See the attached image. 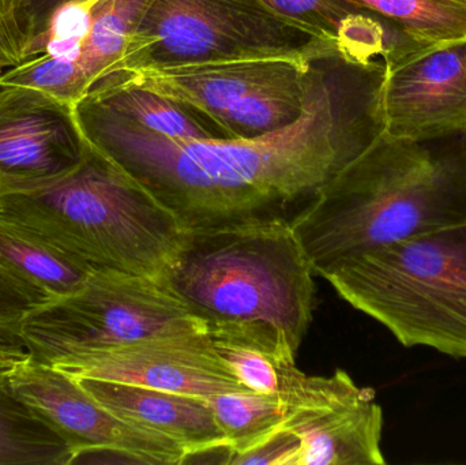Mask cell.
Here are the masks:
<instances>
[{"instance_id":"5","label":"cell","mask_w":466,"mask_h":465,"mask_svg":"<svg viewBox=\"0 0 466 465\" xmlns=\"http://www.w3.org/2000/svg\"><path fill=\"white\" fill-rule=\"evenodd\" d=\"M322 278L407 349L466 360V221L345 259Z\"/></svg>"},{"instance_id":"7","label":"cell","mask_w":466,"mask_h":465,"mask_svg":"<svg viewBox=\"0 0 466 465\" xmlns=\"http://www.w3.org/2000/svg\"><path fill=\"white\" fill-rule=\"evenodd\" d=\"M317 45L330 46L255 0H152L115 78L141 67L281 54Z\"/></svg>"},{"instance_id":"6","label":"cell","mask_w":466,"mask_h":465,"mask_svg":"<svg viewBox=\"0 0 466 465\" xmlns=\"http://www.w3.org/2000/svg\"><path fill=\"white\" fill-rule=\"evenodd\" d=\"M198 330L201 322L158 278L93 270L78 291L32 308L19 340L33 360L57 368L141 339Z\"/></svg>"},{"instance_id":"17","label":"cell","mask_w":466,"mask_h":465,"mask_svg":"<svg viewBox=\"0 0 466 465\" xmlns=\"http://www.w3.org/2000/svg\"><path fill=\"white\" fill-rule=\"evenodd\" d=\"M73 450L11 389L0 373V465H70Z\"/></svg>"},{"instance_id":"15","label":"cell","mask_w":466,"mask_h":465,"mask_svg":"<svg viewBox=\"0 0 466 465\" xmlns=\"http://www.w3.org/2000/svg\"><path fill=\"white\" fill-rule=\"evenodd\" d=\"M76 379L120 420L177 442L187 452L186 463L229 450L208 399L103 379Z\"/></svg>"},{"instance_id":"23","label":"cell","mask_w":466,"mask_h":465,"mask_svg":"<svg viewBox=\"0 0 466 465\" xmlns=\"http://www.w3.org/2000/svg\"><path fill=\"white\" fill-rule=\"evenodd\" d=\"M300 453V439L281 426L249 450L229 455L227 464L299 465Z\"/></svg>"},{"instance_id":"16","label":"cell","mask_w":466,"mask_h":465,"mask_svg":"<svg viewBox=\"0 0 466 465\" xmlns=\"http://www.w3.org/2000/svg\"><path fill=\"white\" fill-rule=\"evenodd\" d=\"M93 270L0 223V275L35 308L78 291Z\"/></svg>"},{"instance_id":"2","label":"cell","mask_w":466,"mask_h":465,"mask_svg":"<svg viewBox=\"0 0 466 465\" xmlns=\"http://www.w3.org/2000/svg\"><path fill=\"white\" fill-rule=\"evenodd\" d=\"M466 221V134L431 142L380 136L295 221L315 276L339 262Z\"/></svg>"},{"instance_id":"30","label":"cell","mask_w":466,"mask_h":465,"mask_svg":"<svg viewBox=\"0 0 466 465\" xmlns=\"http://www.w3.org/2000/svg\"><path fill=\"white\" fill-rule=\"evenodd\" d=\"M460 2L466 3V0H460Z\"/></svg>"},{"instance_id":"24","label":"cell","mask_w":466,"mask_h":465,"mask_svg":"<svg viewBox=\"0 0 466 465\" xmlns=\"http://www.w3.org/2000/svg\"><path fill=\"white\" fill-rule=\"evenodd\" d=\"M32 308L33 303L0 275V343L22 347L19 330Z\"/></svg>"},{"instance_id":"19","label":"cell","mask_w":466,"mask_h":465,"mask_svg":"<svg viewBox=\"0 0 466 465\" xmlns=\"http://www.w3.org/2000/svg\"><path fill=\"white\" fill-rule=\"evenodd\" d=\"M314 70L303 78L260 87L238 98L213 119V125L228 138H251L290 125L303 111Z\"/></svg>"},{"instance_id":"14","label":"cell","mask_w":466,"mask_h":465,"mask_svg":"<svg viewBox=\"0 0 466 465\" xmlns=\"http://www.w3.org/2000/svg\"><path fill=\"white\" fill-rule=\"evenodd\" d=\"M383 423L377 393L358 385L326 406L292 409L282 426L300 439L299 465H385Z\"/></svg>"},{"instance_id":"3","label":"cell","mask_w":466,"mask_h":465,"mask_svg":"<svg viewBox=\"0 0 466 465\" xmlns=\"http://www.w3.org/2000/svg\"><path fill=\"white\" fill-rule=\"evenodd\" d=\"M314 270L290 226L185 231L158 280L212 340L296 362L315 308Z\"/></svg>"},{"instance_id":"25","label":"cell","mask_w":466,"mask_h":465,"mask_svg":"<svg viewBox=\"0 0 466 465\" xmlns=\"http://www.w3.org/2000/svg\"><path fill=\"white\" fill-rule=\"evenodd\" d=\"M24 43V35L11 21L0 0V60L5 70L21 63Z\"/></svg>"},{"instance_id":"27","label":"cell","mask_w":466,"mask_h":465,"mask_svg":"<svg viewBox=\"0 0 466 465\" xmlns=\"http://www.w3.org/2000/svg\"><path fill=\"white\" fill-rule=\"evenodd\" d=\"M3 7H5V13L10 16L11 21L18 26V29L21 30L18 25V19H16V0H2ZM22 32V30H21ZM24 35V33H22Z\"/></svg>"},{"instance_id":"10","label":"cell","mask_w":466,"mask_h":465,"mask_svg":"<svg viewBox=\"0 0 466 465\" xmlns=\"http://www.w3.org/2000/svg\"><path fill=\"white\" fill-rule=\"evenodd\" d=\"M55 369L74 379L138 385L202 399L249 392L236 381L218 358L212 339L202 330L141 339Z\"/></svg>"},{"instance_id":"8","label":"cell","mask_w":466,"mask_h":465,"mask_svg":"<svg viewBox=\"0 0 466 465\" xmlns=\"http://www.w3.org/2000/svg\"><path fill=\"white\" fill-rule=\"evenodd\" d=\"M8 379L16 398L65 440L73 455L109 450L134 463H186L187 452L177 442L120 420L62 370L29 357L8 371Z\"/></svg>"},{"instance_id":"21","label":"cell","mask_w":466,"mask_h":465,"mask_svg":"<svg viewBox=\"0 0 466 465\" xmlns=\"http://www.w3.org/2000/svg\"><path fill=\"white\" fill-rule=\"evenodd\" d=\"M393 22L427 45L466 38V3L460 0H348Z\"/></svg>"},{"instance_id":"9","label":"cell","mask_w":466,"mask_h":465,"mask_svg":"<svg viewBox=\"0 0 466 465\" xmlns=\"http://www.w3.org/2000/svg\"><path fill=\"white\" fill-rule=\"evenodd\" d=\"M385 70V136L431 142L466 134V38L427 46Z\"/></svg>"},{"instance_id":"28","label":"cell","mask_w":466,"mask_h":465,"mask_svg":"<svg viewBox=\"0 0 466 465\" xmlns=\"http://www.w3.org/2000/svg\"><path fill=\"white\" fill-rule=\"evenodd\" d=\"M52 2H55V0H32L33 22H35V16H37L38 14H40L41 11L44 10V8L48 7V5H51Z\"/></svg>"},{"instance_id":"20","label":"cell","mask_w":466,"mask_h":465,"mask_svg":"<svg viewBox=\"0 0 466 465\" xmlns=\"http://www.w3.org/2000/svg\"><path fill=\"white\" fill-rule=\"evenodd\" d=\"M208 401L228 441L229 455L254 447L279 430L287 420V401L279 393H223Z\"/></svg>"},{"instance_id":"11","label":"cell","mask_w":466,"mask_h":465,"mask_svg":"<svg viewBox=\"0 0 466 465\" xmlns=\"http://www.w3.org/2000/svg\"><path fill=\"white\" fill-rule=\"evenodd\" d=\"M85 147L73 106L30 87L0 86V197L59 179Z\"/></svg>"},{"instance_id":"26","label":"cell","mask_w":466,"mask_h":465,"mask_svg":"<svg viewBox=\"0 0 466 465\" xmlns=\"http://www.w3.org/2000/svg\"><path fill=\"white\" fill-rule=\"evenodd\" d=\"M16 19L26 41L33 24L32 0H16Z\"/></svg>"},{"instance_id":"1","label":"cell","mask_w":466,"mask_h":465,"mask_svg":"<svg viewBox=\"0 0 466 465\" xmlns=\"http://www.w3.org/2000/svg\"><path fill=\"white\" fill-rule=\"evenodd\" d=\"M385 65L314 70L300 116L251 138H182L147 130L81 100L85 141L141 183L183 231L290 226L326 185L385 136Z\"/></svg>"},{"instance_id":"18","label":"cell","mask_w":466,"mask_h":465,"mask_svg":"<svg viewBox=\"0 0 466 465\" xmlns=\"http://www.w3.org/2000/svg\"><path fill=\"white\" fill-rule=\"evenodd\" d=\"M82 100L164 136L228 138L218 128L208 127L201 117L177 104L122 82L103 85Z\"/></svg>"},{"instance_id":"4","label":"cell","mask_w":466,"mask_h":465,"mask_svg":"<svg viewBox=\"0 0 466 465\" xmlns=\"http://www.w3.org/2000/svg\"><path fill=\"white\" fill-rule=\"evenodd\" d=\"M59 179L0 197V223L92 270L160 278L182 245L179 221L141 183L85 141Z\"/></svg>"},{"instance_id":"29","label":"cell","mask_w":466,"mask_h":465,"mask_svg":"<svg viewBox=\"0 0 466 465\" xmlns=\"http://www.w3.org/2000/svg\"><path fill=\"white\" fill-rule=\"evenodd\" d=\"M3 71H5V68H3L2 60H0V76H2Z\"/></svg>"},{"instance_id":"13","label":"cell","mask_w":466,"mask_h":465,"mask_svg":"<svg viewBox=\"0 0 466 465\" xmlns=\"http://www.w3.org/2000/svg\"><path fill=\"white\" fill-rule=\"evenodd\" d=\"M279 18L329 44L344 62L367 66L382 57L399 65L427 44L393 22L348 0H255Z\"/></svg>"},{"instance_id":"12","label":"cell","mask_w":466,"mask_h":465,"mask_svg":"<svg viewBox=\"0 0 466 465\" xmlns=\"http://www.w3.org/2000/svg\"><path fill=\"white\" fill-rule=\"evenodd\" d=\"M323 57L341 59L330 46L317 45L281 54L136 68L106 84L122 82L147 90L213 123L238 98L260 87L303 78L311 73L312 63Z\"/></svg>"},{"instance_id":"22","label":"cell","mask_w":466,"mask_h":465,"mask_svg":"<svg viewBox=\"0 0 466 465\" xmlns=\"http://www.w3.org/2000/svg\"><path fill=\"white\" fill-rule=\"evenodd\" d=\"M212 343L221 362L249 392L263 395L281 392L288 371L296 365V362L279 359L254 347L216 340Z\"/></svg>"}]
</instances>
